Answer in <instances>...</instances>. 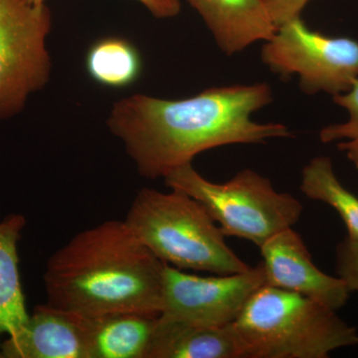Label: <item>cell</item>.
Instances as JSON below:
<instances>
[{"label": "cell", "mask_w": 358, "mask_h": 358, "mask_svg": "<svg viewBox=\"0 0 358 358\" xmlns=\"http://www.w3.org/2000/svg\"><path fill=\"white\" fill-rule=\"evenodd\" d=\"M266 285L262 264L236 274L201 277L166 264L160 315L206 327L234 322Z\"/></svg>", "instance_id": "cell-8"}, {"label": "cell", "mask_w": 358, "mask_h": 358, "mask_svg": "<svg viewBox=\"0 0 358 358\" xmlns=\"http://www.w3.org/2000/svg\"><path fill=\"white\" fill-rule=\"evenodd\" d=\"M3 358H91L89 317L36 306L22 331L1 343Z\"/></svg>", "instance_id": "cell-10"}, {"label": "cell", "mask_w": 358, "mask_h": 358, "mask_svg": "<svg viewBox=\"0 0 358 358\" xmlns=\"http://www.w3.org/2000/svg\"><path fill=\"white\" fill-rule=\"evenodd\" d=\"M51 27L46 3L0 0V120L20 113L30 94L48 83L51 58L46 40Z\"/></svg>", "instance_id": "cell-7"}, {"label": "cell", "mask_w": 358, "mask_h": 358, "mask_svg": "<svg viewBox=\"0 0 358 358\" xmlns=\"http://www.w3.org/2000/svg\"><path fill=\"white\" fill-rule=\"evenodd\" d=\"M46 0H27L28 3L40 6ZM155 17L159 20L176 17L180 13V0H138Z\"/></svg>", "instance_id": "cell-20"}, {"label": "cell", "mask_w": 358, "mask_h": 358, "mask_svg": "<svg viewBox=\"0 0 358 358\" xmlns=\"http://www.w3.org/2000/svg\"><path fill=\"white\" fill-rule=\"evenodd\" d=\"M301 190L308 199L324 202L338 212L348 236L358 240V197L341 185L329 157H315L303 167Z\"/></svg>", "instance_id": "cell-16"}, {"label": "cell", "mask_w": 358, "mask_h": 358, "mask_svg": "<svg viewBox=\"0 0 358 358\" xmlns=\"http://www.w3.org/2000/svg\"><path fill=\"white\" fill-rule=\"evenodd\" d=\"M148 358H243L231 324L206 327L159 315Z\"/></svg>", "instance_id": "cell-12"}, {"label": "cell", "mask_w": 358, "mask_h": 358, "mask_svg": "<svg viewBox=\"0 0 358 358\" xmlns=\"http://www.w3.org/2000/svg\"><path fill=\"white\" fill-rule=\"evenodd\" d=\"M164 266L126 221H105L78 233L49 258L47 303L87 317L160 315Z\"/></svg>", "instance_id": "cell-2"}, {"label": "cell", "mask_w": 358, "mask_h": 358, "mask_svg": "<svg viewBox=\"0 0 358 358\" xmlns=\"http://www.w3.org/2000/svg\"><path fill=\"white\" fill-rule=\"evenodd\" d=\"M171 189L189 195L203 205L225 236L248 240L260 248L277 233L293 227L303 213L300 200L278 192L271 181L243 169L225 183H214L185 164L164 176Z\"/></svg>", "instance_id": "cell-5"}, {"label": "cell", "mask_w": 358, "mask_h": 358, "mask_svg": "<svg viewBox=\"0 0 358 358\" xmlns=\"http://www.w3.org/2000/svg\"><path fill=\"white\" fill-rule=\"evenodd\" d=\"M312 0H265L268 13L275 26L300 17L305 7Z\"/></svg>", "instance_id": "cell-19"}, {"label": "cell", "mask_w": 358, "mask_h": 358, "mask_svg": "<svg viewBox=\"0 0 358 358\" xmlns=\"http://www.w3.org/2000/svg\"><path fill=\"white\" fill-rule=\"evenodd\" d=\"M336 273L352 292H358V240L345 237L336 249Z\"/></svg>", "instance_id": "cell-18"}, {"label": "cell", "mask_w": 358, "mask_h": 358, "mask_svg": "<svg viewBox=\"0 0 358 358\" xmlns=\"http://www.w3.org/2000/svg\"><path fill=\"white\" fill-rule=\"evenodd\" d=\"M124 221L157 259L179 270L229 275L252 268L226 244L203 205L178 190L143 188Z\"/></svg>", "instance_id": "cell-4"}, {"label": "cell", "mask_w": 358, "mask_h": 358, "mask_svg": "<svg viewBox=\"0 0 358 358\" xmlns=\"http://www.w3.org/2000/svg\"><path fill=\"white\" fill-rule=\"evenodd\" d=\"M272 101L266 83L206 89L176 101L140 94L115 103L107 124L141 176L164 178L211 148L292 136L285 124L252 120Z\"/></svg>", "instance_id": "cell-1"}, {"label": "cell", "mask_w": 358, "mask_h": 358, "mask_svg": "<svg viewBox=\"0 0 358 358\" xmlns=\"http://www.w3.org/2000/svg\"><path fill=\"white\" fill-rule=\"evenodd\" d=\"M243 358H327L358 345V331L336 310L303 294L264 285L231 324Z\"/></svg>", "instance_id": "cell-3"}, {"label": "cell", "mask_w": 358, "mask_h": 358, "mask_svg": "<svg viewBox=\"0 0 358 358\" xmlns=\"http://www.w3.org/2000/svg\"><path fill=\"white\" fill-rule=\"evenodd\" d=\"M260 250L268 286L303 294L334 310L348 303L350 291L345 282L315 265L303 238L293 227L271 237Z\"/></svg>", "instance_id": "cell-9"}, {"label": "cell", "mask_w": 358, "mask_h": 358, "mask_svg": "<svg viewBox=\"0 0 358 358\" xmlns=\"http://www.w3.org/2000/svg\"><path fill=\"white\" fill-rule=\"evenodd\" d=\"M210 30L219 48L234 55L267 41L277 26L265 0H187Z\"/></svg>", "instance_id": "cell-11"}, {"label": "cell", "mask_w": 358, "mask_h": 358, "mask_svg": "<svg viewBox=\"0 0 358 358\" xmlns=\"http://www.w3.org/2000/svg\"><path fill=\"white\" fill-rule=\"evenodd\" d=\"M334 103L348 110V121L343 124H331L320 131V138L322 143H333L334 141L358 140V79L345 93L334 96Z\"/></svg>", "instance_id": "cell-17"}, {"label": "cell", "mask_w": 358, "mask_h": 358, "mask_svg": "<svg viewBox=\"0 0 358 358\" xmlns=\"http://www.w3.org/2000/svg\"><path fill=\"white\" fill-rule=\"evenodd\" d=\"M138 49L128 40L107 37L90 47L86 69L96 83L109 88H124L134 84L141 73Z\"/></svg>", "instance_id": "cell-15"}, {"label": "cell", "mask_w": 358, "mask_h": 358, "mask_svg": "<svg viewBox=\"0 0 358 358\" xmlns=\"http://www.w3.org/2000/svg\"><path fill=\"white\" fill-rule=\"evenodd\" d=\"M261 57L275 75L285 79L296 75L308 95H339L358 79V41L313 31L301 16L278 26Z\"/></svg>", "instance_id": "cell-6"}, {"label": "cell", "mask_w": 358, "mask_h": 358, "mask_svg": "<svg viewBox=\"0 0 358 358\" xmlns=\"http://www.w3.org/2000/svg\"><path fill=\"white\" fill-rule=\"evenodd\" d=\"M338 148L345 152L346 157L358 169V140L341 143L338 145Z\"/></svg>", "instance_id": "cell-21"}, {"label": "cell", "mask_w": 358, "mask_h": 358, "mask_svg": "<svg viewBox=\"0 0 358 358\" xmlns=\"http://www.w3.org/2000/svg\"><path fill=\"white\" fill-rule=\"evenodd\" d=\"M25 224L21 214H10L0 221V358L2 336H17L29 317L18 265V242Z\"/></svg>", "instance_id": "cell-14"}, {"label": "cell", "mask_w": 358, "mask_h": 358, "mask_svg": "<svg viewBox=\"0 0 358 358\" xmlns=\"http://www.w3.org/2000/svg\"><path fill=\"white\" fill-rule=\"evenodd\" d=\"M159 317L138 312L88 317L91 358H148Z\"/></svg>", "instance_id": "cell-13"}]
</instances>
